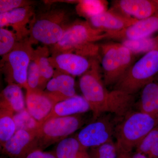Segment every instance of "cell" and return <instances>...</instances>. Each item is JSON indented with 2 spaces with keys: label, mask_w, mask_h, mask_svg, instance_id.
Instances as JSON below:
<instances>
[{
  "label": "cell",
  "mask_w": 158,
  "mask_h": 158,
  "mask_svg": "<svg viewBox=\"0 0 158 158\" xmlns=\"http://www.w3.org/2000/svg\"><path fill=\"white\" fill-rule=\"evenodd\" d=\"M89 111H90V106L87 101L83 96L77 94L56 104L51 113L40 125L51 118L87 113Z\"/></svg>",
  "instance_id": "ac0fdd59"
},
{
  "label": "cell",
  "mask_w": 158,
  "mask_h": 158,
  "mask_svg": "<svg viewBox=\"0 0 158 158\" xmlns=\"http://www.w3.org/2000/svg\"><path fill=\"white\" fill-rule=\"evenodd\" d=\"M34 2L26 0H1L0 13H4L14 9L33 6Z\"/></svg>",
  "instance_id": "4dcf8cb0"
},
{
  "label": "cell",
  "mask_w": 158,
  "mask_h": 158,
  "mask_svg": "<svg viewBox=\"0 0 158 158\" xmlns=\"http://www.w3.org/2000/svg\"><path fill=\"white\" fill-rule=\"evenodd\" d=\"M135 149L136 152L147 158H158V126L142 140Z\"/></svg>",
  "instance_id": "d4e9b609"
},
{
  "label": "cell",
  "mask_w": 158,
  "mask_h": 158,
  "mask_svg": "<svg viewBox=\"0 0 158 158\" xmlns=\"http://www.w3.org/2000/svg\"><path fill=\"white\" fill-rule=\"evenodd\" d=\"M158 73V47L148 52L132 65L115 85L114 89L135 95Z\"/></svg>",
  "instance_id": "8992f818"
},
{
  "label": "cell",
  "mask_w": 158,
  "mask_h": 158,
  "mask_svg": "<svg viewBox=\"0 0 158 158\" xmlns=\"http://www.w3.org/2000/svg\"><path fill=\"white\" fill-rule=\"evenodd\" d=\"M89 20L90 24L96 28L106 31H118L126 28L138 20L113 7Z\"/></svg>",
  "instance_id": "5bb4252c"
},
{
  "label": "cell",
  "mask_w": 158,
  "mask_h": 158,
  "mask_svg": "<svg viewBox=\"0 0 158 158\" xmlns=\"http://www.w3.org/2000/svg\"><path fill=\"white\" fill-rule=\"evenodd\" d=\"M79 86L83 96L88 102L94 120L105 113H111L123 118L132 111L135 95L116 89L109 90L103 79L100 62H92L89 69L82 75Z\"/></svg>",
  "instance_id": "6da1fadb"
},
{
  "label": "cell",
  "mask_w": 158,
  "mask_h": 158,
  "mask_svg": "<svg viewBox=\"0 0 158 158\" xmlns=\"http://www.w3.org/2000/svg\"><path fill=\"white\" fill-rule=\"evenodd\" d=\"M25 158H57L54 152H48L44 151L36 150L31 152Z\"/></svg>",
  "instance_id": "1f68e13d"
},
{
  "label": "cell",
  "mask_w": 158,
  "mask_h": 158,
  "mask_svg": "<svg viewBox=\"0 0 158 158\" xmlns=\"http://www.w3.org/2000/svg\"><path fill=\"white\" fill-rule=\"evenodd\" d=\"M22 88L17 84H8L1 92L0 107L6 108L14 113L24 110L26 108Z\"/></svg>",
  "instance_id": "ffe728a7"
},
{
  "label": "cell",
  "mask_w": 158,
  "mask_h": 158,
  "mask_svg": "<svg viewBox=\"0 0 158 158\" xmlns=\"http://www.w3.org/2000/svg\"><path fill=\"white\" fill-rule=\"evenodd\" d=\"M34 54L38 63L40 74L39 89L44 90L55 72V69L49 60L50 49L47 46H39L34 49Z\"/></svg>",
  "instance_id": "44dd1931"
},
{
  "label": "cell",
  "mask_w": 158,
  "mask_h": 158,
  "mask_svg": "<svg viewBox=\"0 0 158 158\" xmlns=\"http://www.w3.org/2000/svg\"><path fill=\"white\" fill-rule=\"evenodd\" d=\"M29 37L21 40L1 60V71L8 84H15L26 90L28 88L27 71L34 49Z\"/></svg>",
  "instance_id": "5b68a950"
},
{
  "label": "cell",
  "mask_w": 158,
  "mask_h": 158,
  "mask_svg": "<svg viewBox=\"0 0 158 158\" xmlns=\"http://www.w3.org/2000/svg\"><path fill=\"white\" fill-rule=\"evenodd\" d=\"M13 118L16 125V131H35L40 126L39 123L31 116L27 108L21 112L15 113Z\"/></svg>",
  "instance_id": "83f0119b"
},
{
  "label": "cell",
  "mask_w": 158,
  "mask_h": 158,
  "mask_svg": "<svg viewBox=\"0 0 158 158\" xmlns=\"http://www.w3.org/2000/svg\"><path fill=\"white\" fill-rule=\"evenodd\" d=\"M74 77L55 70L44 91L56 104L77 95Z\"/></svg>",
  "instance_id": "9a60e30c"
},
{
  "label": "cell",
  "mask_w": 158,
  "mask_h": 158,
  "mask_svg": "<svg viewBox=\"0 0 158 158\" xmlns=\"http://www.w3.org/2000/svg\"><path fill=\"white\" fill-rule=\"evenodd\" d=\"M158 31V13L138 20L126 28L118 31H106L107 38L122 40H138L150 37Z\"/></svg>",
  "instance_id": "7c38bea8"
},
{
  "label": "cell",
  "mask_w": 158,
  "mask_h": 158,
  "mask_svg": "<svg viewBox=\"0 0 158 158\" xmlns=\"http://www.w3.org/2000/svg\"><path fill=\"white\" fill-rule=\"evenodd\" d=\"M26 90L27 110L40 124L51 113L56 103L44 90L39 89Z\"/></svg>",
  "instance_id": "2e32d148"
},
{
  "label": "cell",
  "mask_w": 158,
  "mask_h": 158,
  "mask_svg": "<svg viewBox=\"0 0 158 158\" xmlns=\"http://www.w3.org/2000/svg\"><path fill=\"white\" fill-rule=\"evenodd\" d=\"M123 158H147L142 154L136 152L134 154H121Z\"/></svg>",
  "instance_id": "d6a6232c"
},
{
  "label": "cell",
  "mask_w": 158,
  "mask_h": 158,
  "mask_svg": "<svg viewBox=\"0 0 158 158\" xmlns=\"http://www.w3.org/2000/svg\"><path fill=\"white\" fill-rule=\"evenodd\" d=\"M35 11L33 6L0 13V27H11L20 40L29 37V26Z\"/></svg>",
  "instance_id": "4fadbf2b"
},
{
  "label": "cell",
  "mask_w": 158,
  "mask_h": 158,
  "mask_svg": "<svg viewBox=\"0 0 158 158\" xmlns=\"http://www.w3.org/2000/svg\"><path fill=\"white\" fill-rule=\"evenodd\" d=\"M73 21L68 10L61 7L35 12L29 26V39L33 44L40 43L52 46L59 42Z\"/></svg>",
  "instance_id": "3957f363"
},
{
  "label": "cell",
  "mask_w": 158,
  "mask_h": 158,
  "mask_svg": "<svg viewBox=\"0 0 158 158\" xmlns=\"http://www.w3.org/2000/svg\"><path fill=\"white\" fill-rule=\"evenodd\" d=\"M88 153L90 158H117L118 156L114 141L89 148Z\"/></svg>",
  "instance_id": "f1b7e54d"
},
{
  "label": "cell",
  "mask_w": 158,
  "mask_h": 158,
  "mask_svg": "<svg viewBox=\"0 0 158 158\" xmlns=\"http://www.w3.org/2000/svg\"><path fill=\"white\" fill-rule=\"evenodd\" d=\"M54 152L57 158H90L88 149L82 146L75 136L58 143Z\"/></svg>",
  "instance_id": "7402d4cb"
},
{
  "label": "cell",
  "mask_w": 158,
  "mask_h": 158,
  "mask_svg": "<svg viewBox=\"0 0 158 158\" xmlns=\"http://www.w3.org/2000/svg\"><path fill=\"white\" fill-rule=\"evenodd\" d=\"M15 113L6 108L0 107V145L9 140L16 131Z\"/></svg>",
  "instance_id": "cb8c5ba5"
},
{
  "label": "cell",
  "mask_w": 158,
  "mask_h": 158,
  "mask_svg": "<svg viewBox=\"0 0 158 158\" xmlns=\"http://www.w3.org/2000/svg\"><path fill=\"white\" fill-rule=\"evenodd\" d=\"M123 45L129 49L133 54L147 53L158 47V43L155 38H144L138 40H124Z\"/></svg>",
  "instance_id": "484cf974"
},
{
  "label": "cell",
  "mask_w": 158,
  "mask_h": 158,
  "mask_svg": "<svg viewBox=\"0 0 158 158\" xmlns=\"http://www.w3.org/2000/svg\"><path fill=\"white\" fill-rule=\"evenodd\" d=\"M100 51L105 85H115L131 66L134 54L122 43L116 42L102 44Z\"/></svg>",
  "instance_id": "ba28073f"
},
{
  "label": "cell",
  "mask_w": 158,
  "mask_h": 158,
  "mask_svg": "<svg viewBox=\"0 0 158 158\" xmlns=\"http://www.w3.org/2000/svg\"><path fill=\"white\" fill-rule=\"evenodd\" d=\"M70 52L52 54L49 58L55 70L74 77L81 76L90 68L92 59Z\"/></svg>",
  "instance_id": "8fae6325"
},
{
  "label": "cell",
  "mask_w": 158,
  "mask_h": 158,
  "mask_svg": "<svg viewBox=\"0 0 158 158\" xmlns=\"http://www.w3.org/2000/svg\"><path fill=\"white\" fill-rule=\"evenodd\" d=\"M113 7L124 14L138 20L144 19L156 13L158 6L155 1L119 0L115 1Z\"/></svg>",
  "instance_id": "e0dca14e"
},
{
  "label": "cell",
  "mask_w": 158,
  "mask_h": 158,
  "mask_svg": "<svg viewBox=\"0 0 158 158\" xmlns=\"http://www.w3.org/2000/svg\"><path fill=\"white\" fill-rule=\"evenodd\" d=\"M107 38L106 31L97 29L85 21L74 20L62 38L50 47V54L70 52L87 58H97L100 47L94 43Z\"/></svg>",
  "instance_id": "7a4b0ae2"
},
{
  "label": "cell",
  "mask_w": 158,
  "mask_h": 158,
  "mask_svg": "<svg viewBox=\"0 0 158 158\" xmlns=\"http://www.w3.org/2000/svg\"><path fill=\"white\" fill-rule=\"evenodd\" d=\"M155 1V2L156 3L157 5V6H158V1Z\"/></svg>",
  "instance_id": "836d02e7"
},
{
  "label": "cell",
  "mask_w": 158,
  "mask_h": 158,
  "mask_svg": "<svg viewBox=\"0 0 158 158\" xmlns=\"http://www.w3.org/2000/svg\"><path fill=\"white\" fill-rule=\"evenodd\" d=\"M158 126V118L140 111H131L116 127L115 137L118 155L131 153L138 144Z\"/></svg>",
  "instance_id": "277c9868"
},
{
  "label": "cell",
  "mask_w": 158,
  "mask_h": 158,
  "mask_svg": "<svg viewBox=\"0 0 158 158\" xmlns=\"http://www.w3.org/2000/svg\"><path fill=\"white\" fill-rule=\"evenodd\" d=\"M122 118L111 113L102 114L88 123L75 137L88 149L113 141L116 127Z\"/></svg>",
  "instance_id": "9c48e42d"
},
{
  "label": "cell",
  "mask_w": 158,
  "mask_h": 158,
  "mask_svg": "<svg viewBox=\"0 0 158 158\" xmlns=\"http://www.w3.org/2000/svg\"><path fill=\"white\" fill-rule=\"evenodd\" d=\"M1 158H2V157H1Z\"/></svg>",
  "instance_id": "e575fe53"
},
{
  "label": "cell",
  "mask_w": 158,
  "mask_h": 158,
  "mask_svg": "<svg viewBox=\"0 0 158 158\" xmlns=\"http://www.w3.org/2000/svg\"><path fill=\"white\" fill-rule=\"evenodd\" d=\"M139 111L158 118V78L153 79L141 89Z\"/></svg>",
  "instance_id": "d6986e66"
},
{
  "label": "cell",
  "mask_w": 158,
  "mask_h": 158,
  "mask_svg": "<svg viewBox=\"0 0 158 158\" xmlns=\"http://www.w3.org/2000/svg\"><path fill=\"white\" fill-rule=\"evenodd\" d=\"M15 32L5 28H0V56H6L20 41Z\"/></svg>",
  "instance_id": "4316f807"
},
{
  "label": "cell",
  "mask_w": 158,
  "mask_h": 158,
  "mask_svg": "<svg viewBox=\"0 0 158 158\" xmlns=\"http://www.w3.org/2000/svg\"><path fill=\"white\" fill-rule=\"evenodd\" d=\"M37 130L16 131L9 140L1 146V152L10 158H25L31 152L38 150Z\"/></svg>",
  "instance_id": "30bf717a"
},
{
  "label": "cell",
  "mask_w": 158,
  "mask_h": 158,
  "mask_svg": "<svg viewBox=\"0 0 158 158\" xmlns=\"http://www.w3.org/2000/svg\"><path fill=\"white\" fill-rule=\"evenodd\" d=\"M40 80V74L39 66L36 57L33 53L32 59L28 68L27 83L28 88L27 89L31 90L39 89Z\"/></svg>",
  "instance_id": "f546056e"
},
{
  "label": "cell",
  "mask_w": 158,
  "mask_h": 158,
  "mask_svg": "<svg viewBox=\"0 0 158 158\" xmlns=\"http://www.w3.org/2000/svg\"><path fill=\"white\" fill-rule=\"evenodd\" d=\"M85 114L51 118L40 124L37 131L38 150L59 143L88 124Z\"/></svg>",
  "instance_id": "52a82bcc"
},
{
  "label": "cell",
  "mask_w": 158,
  "mask_h": 158,
  "mask_svg": "<svg viewBox=\"0 0 158 158\" xmlns=\"http://www.w3.org/2000/svg\"><path fill=\"white\" fill-rule=\"evenodd\" d=\"M76 10L80 16L89 19L108 10V2L105 0L79 1Z\"/></svg>",
  "instance_id": "603a6c76"
}]
</instances>
